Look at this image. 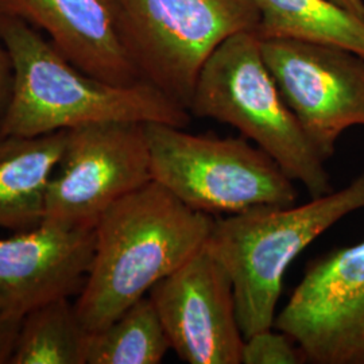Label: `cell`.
Here are the masks:
<instances>
[{"label": "cell", "mask_w": 364, "mask_h": 364, "mask_svg": "<svg viewBox=\"0 0 364 364\" xmlns=\"http://www.w3.org/2000/svg\"><path fill=\"white\" fill-rule=\"evenodd\" d=\"M213 216L185 205L150 181L105 210L75 308L87 331L114 321L159 281L205 247Z\"/></svg>", "instance_id": "1"}, {"label": "cell", "mask_w": 364, "mask_h": 364, "mask_svg": "<svg viewBox=\"0 0 364 364\" xmlns=\"http://www.w3.org/2000/svg\"><path fill=\"white\" fill-rule=\"evenodd\" d=\"M11 55L13 95L0 136H38L96 123H162L185 129L192 115L146 81L114 85L69 63L26 22L0 14Z\"/></svg>", "instance_id": "2"}, {"label": "cell", "mask_w": 364, "mask_h": 364, "mask_svg": "<svg viewBox=\"0 0 364 364\" xmlns=\"http://www.w3.org/2000/svg\"><path fill=\"white\" fill-rule=\"evenodd\" d=\"M364 209V173L302 205L259 207L215 219L205 250L234 287L245 338L273 328L289 266L336 223Z\"/></svg>", "instance_id": "3"}, {"label": "cell", "mask_w": 364, "mask_h": 364, "mask_svg": "<svg viewBox=\"0 0 364 364\" xmlns=\"http://www.w3.org/2000/svg\"><path fill=\"white\" fill-rule=\"evenodd\" d=\"M192 117L240 131L311 197L333 192L326 162L278 88L255 31L225 39L203 66L188 107Z\"/></svg>", "instance_id": "4"}, {"label": "cell", "mask_w": 364, "mask_h": 364, "mask_svg": "<svg viewBox=\"0 0 364 364\" xmlns=\"http://www.w3.org/2000/svg\"><path fill=\"white\" fill-rule=\"evenodd\" d=\"M153 181L203 213L236 215L297 201L294 181L247 138H219L144 124Z\"/></svg>", "instance_id": "5"}, {"label": "cell", "mask_w": 364, "mask_h": 364, "mask_svg": "<svg viewBox=\"0 0 364 364\" xmlns=\"http://www.w3.org/2000/svg\"><path fill=\"white\" fill-rule=\"evenodd\" d=\"M124 48L141 78L185 109L209 55L255 31V0H115Z\"/></svg>", "instance_id": "6"}, {"label": "cell", "mask_w": 364, "mask_h": 364, "mask_svg": "<svg viewBox=\"0 0 364 364\" xmlns=\"http://www.w3.org/2000/svg\"><path fill=\"white\" fill-rule=\"evenodd\" d=\"M153 181L144 123H96L66 130L48 189L43 223L95 228L107 209Z\"/></svg>", "instance_id": "7"}, {"label": "cell", "mask_w": 364, "mask_h": 364, "mask_svg": "<svg viewBox=\"0 0 364 364\" xmlns=\"http://www.w3.org/2000/svg\"><path fill=\"white\" fill-rule=\"evenodd\" d=\"M260 50L284 99L328 161L344 131L364 127V55L290 38L260 39Z\"/></svg>", "instance_id": "8"}, {"label": "cell", "mask_w": 364, "mask_h": 364, "mask_svg": "<svg viewBox=\"0 0 364 364\" xmlns=\"http://www.w3.org/2000/svg\"><path fill=\"white\" fill-rule=\"evenodd\" d=\"M312 364H364V240L313 259L275 316Z\"/></svg>", "instance_id": "9"}, {"label": "cell", "mask_w": 364, "mask_h": 364, "mask_svg": "<svg viewBox=\"0 0 364 364\" xmlns=\"http://www.w3.org/2000/svg\"><path fill=\"white\" fill-rule=\"evenodd\" d=\"M171 350L188 364H242L245 336L230 275L205 248L149 293Z\"/></svg>", "instance_id": "10"}, {"label": "cell", "mask_w": 364, "mask_h": 364, "mask_svg": "<svg viewBox=\"0 0 364 364\" xmlns=\"http://www.w3.org/2000/svg\"><path fill=\"white\" fill-rule=\"evenodd\" d=\"M95 252V228L42 223L0 237V313L25 317L58 299L78 296Z\"/></svg>", "instance_id": "11"}, {"label": "cell", "mask_w": 364, "mask_h": 364, "mask_svg": "<svg viewBox=\"0 0 364 364\" xmlns=\"http://www.w3.org/2000/svg\"><path fill=\"white\" fill-rule=\"evenodd\" d=\"M0 14L46 33L69 63L92 77L114 85L144 81L120 37L115 0H0Z\"/></svg>", "instance_id": "12"}, {"label": "cell", "mask_w": 364, "mask_h": 364, "mask_svg": "<svg viewBox=\"0 0 364 364\" xmlns=\"http://www.w3.org/2000/svg\"><path fill=\"white\" fill-rule=\"evenodd\" d=\"M65 144L66 130L0 136V228L22 232L43 223L48 189Z\"/></svg>", "instance_id": "13"}, {"label": "cell", "mask_w": 364, "mask_h": 364, "mask_svg": "<svg viewBox=\"0 0 364 364\" xmlns=\"http://www.w3.org/2000/svg\"><path fill=\"white\" fill-rule=\"evenodd\" d=\"M255 4L260 39H299L364 55V18L333 0H255Z\"/></svg>", "instance_id": "14"}, {"label": "cell", "mask_w": 364, "mask_h": 364, "mask_svg": "<svg viewBox=\"0 0 364 364\" xmlns=\"http://www.w3.org/2000/svg\"><path fill=\"white\" fill-rule=\"evenodd\" d=\"M170 350L156 306L146 296L108 326L90 332L85 364H159Z\"/></svg>", "instance_id": "15"}, {"label": "cell", "mask_w": 364, "mask_h": 364, "mask_svg": "<svg viewBox=\"0 0 364 364\" xmlns=\"http://www.w3.org/2000/svg\"><path fill=\"white\" fill-rule=\"evenodd\" d=\"M88 335L70 299H54L22 318L11 364H85Z\"/></svg>", "instance_id": "16"}, {"label": "cell", "mask_w": 364, "mask_h": 364, "mask_svg": "<svg viewBox=\"0 0 364 364\" xmlns=\"http://www.w3.org/2000/svg\"><path fill=\"white\" fill-rule=\"evenodd\" d=\"M302 363H306L304 352L293 338L281 331L263 329L245 340L242 364Z\"/></svg>", "instance_id": "17"}, {"label": "cell", "mask_w": 364, "mask_h": 364, "mask_svg": "<svg viewBox=\"0 0 364 364\" xmlns=\"http://www.w3.org/2000/svg\"><path fill=\"white\" fill-rule=\"evenodd\" d=\"M14 87V66L11 55L0 34V130L10 105Z\"/></svg>", "instance_id": "18"}, {"label": "cell", "mask_w": 364, "mask_h": 364, "mask_svg": "<svg viewBox=\"0 0 364 364\" xmlns=\"http://www.w3.org/2000/svg\"><path fill=\"white\" fill-rule=\"evenodd\" d=\"M22 318L0 313V364H11Z\"/></svg>", "instance_id": "19"}, {"label": "cell", "mask_w": 364, "mask_h": 364, "mask_svg": "<svg viewBox=\"0 0 364 364\" xmlns=\"http://www.w3.org/2000/svg\"><path fill=\"white\" fill-rule=\"evenodd\" d=\"M348 11L356 14L358 16L364 18V0H333Z\"/></svg>", "instance_id": "20"}]
</instances>
